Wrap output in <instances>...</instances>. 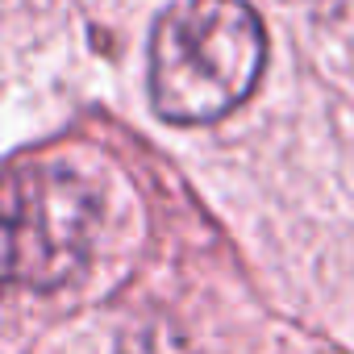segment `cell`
<instances>
[{
    "label": "cell",
    "mask_w": 354,
    "mask_h": 354,
    "mask_svg": "<svg viewBox=\"0 0 354 354\" xmlns=\"http://www.w3.org/2000/svg\"><path fill=\"white\" fill-rule=\"evenodd\" d=\"M267 59L263 21L242 0H180L150 34V104L167 121H217L250 96Z\"/></svg>",
    "instance_id": "obj_2"
},
{
    "label": "cell",
    "mask_w": 354,
    "mask_h": 354,
    "mask_svg": "<svg viewBox=\"0 0 354 354\" xmlns=\"http://www.w3.org/2000/svg\"><path fill=\"white\" fill-rule=\"evenodd\" d=\"M133 196L100 154L42 150L5 180V271L9 283L59 292L88 279L129 246Z\"/></svg>",
    "instance_id": "obj_1"
}]
</instances>
